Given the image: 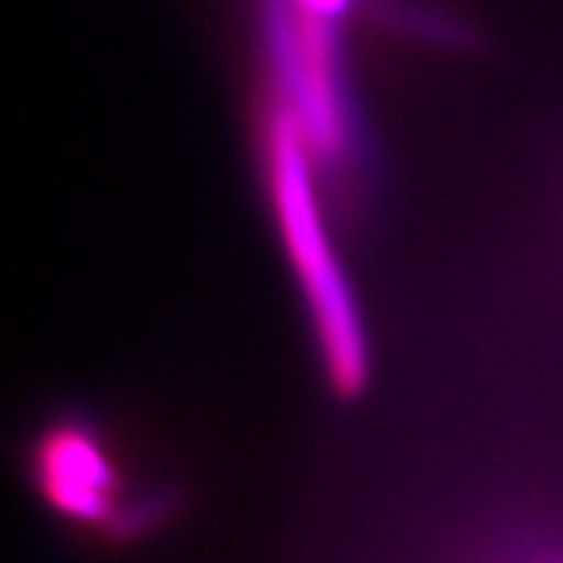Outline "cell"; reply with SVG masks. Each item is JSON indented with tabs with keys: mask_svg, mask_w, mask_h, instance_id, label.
<instances>
[{
	"mask_svg": "<svg viewBox=\"0 0 563 563\" xmlns=\"http://www.w3.org/2000/svg\"><path fill=\"white\" fill-rule=\"evenodd\" d=\"M262 147H265L267 190L279 222L282 245L311 311L319 349L325 360V374L331 386L345 397L360 394L368 379V345H365L363 322L351 297L349 279L336 262L325 219L319 213L311 176L313 153L299 121L279 98H274L267 110Z\"/></svg>",
	"mask_w": 563,
	"mask_h": 563,
	"instance_id": "1",
	"label": "cell"
},
{
	"mask_svg": "<svg viewBox=\"0 0 563 563\" xmlns=\"http://www.w3.org/2000/svg\"><path fill=\"white\" fill-rule=\"evenodd\" d=\"M267 46L276 98L294 112L313 158H336L349 147V107L342 89L334 18L299 0H267Z\"/></svg>",
	"mask_w": 563,
	"mask_h": 563,
	"instance_id": "2",
	"label": "cell"
},
{
	"mask_svg": "<svg viewBox=\"0 0 563 563\" xmlns=\"http://www.w3.org/2000/svg\"><path fill=\"white\" fill-rule=\"evenodd\" d=\"M32 475L46 504L67 520L96 529L126 527L119 466L96 431L81 422H60L41 434Z\"/></svg>",
	"mask_w": 563,
	"mask_h": 563,
	"instance_id": "3",
	"label": "cell"
}]
</instances>
